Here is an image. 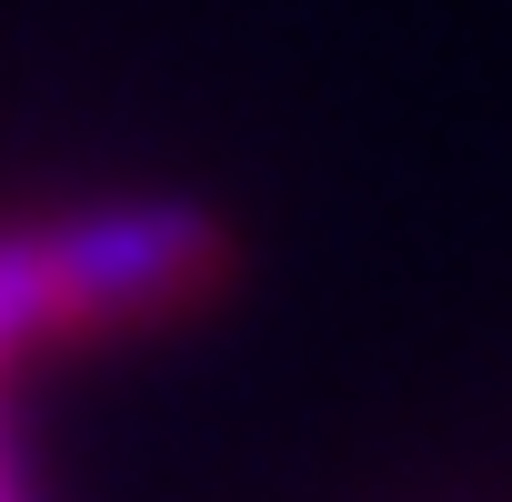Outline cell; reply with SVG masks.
<instances>
[{
	"mask_svg": "<svg viewBox=\"0 0 512 502\" xmlns=\"http://www.w3.org/2000/svg\"><path fill=\"white\" fill-rule=\"evenodd\" d=\"M31 241V292H41V342H101V332H151L231 282V241L191 201H111Z\"/></svg>",
	"mask_w": 512,
	"mask_h": 502,
	"instance_id": "6da1fadb",
	"label": "cell"
},
{
	"mask_svg": "<svg viewBox=\"0 0 512 502\" xmlns=\"http://www.w3.org/2000/svg\"><path fill=\"white\" fill-rule=\"evenodd\" d=\"M0 502H21V482H11V452H0Z\"/></svg>",
	"mask_w": 512,
	"mask_h": 502,
	"instance_id": "7a4b0ae2",
	"label": "cell"
}]
</instances>
